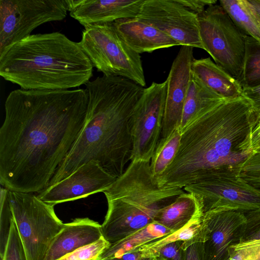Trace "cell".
I'll return each mask as SVG.
<instances>
[{
  "label": "cell",
  "mask_w": 260,
  "mask_h": 260,
  "mask_svg": "<svg viewBox=\"0 0 260 260\" xmlns=\"http://www.w3.org/2000/svg\"><path fill=\"white\" fill-rule=\"evenodd\" d=\"M184 192L180 187L160 185L150 161L132 159L103 192L108 208L101 225L102 237L111 244L145 228Z\"/></svg>",
  "instance_id": "obj_5"
},
{
  "label": "cell",
  "mask_w": 260,
  "mask_h": 260,
  "mask_svg": "<svg viewBox=\"0 0 260 260\" xmlns=\"http://www.w3.org/2000/svg\"><path fill=\"white\" fill-rule=\"evenodd\" d=\"M183 243L182 241H177L162 246L157 251L155 257L160 260H185Z\"/></svg>",
  "instance_id": "obj_30"
},
{
  "label": "cell",
  "mask_w": 260,
  "mask_h": 260,
  "mask_svg": "<svg viewBox=\"0 0 260 260\" xmlns=\"http://www.w3.org/2000/svg\"><path fill=\"white\" fill-rule=\"evenodd\" d=\"M154 260H160L159 259H158V258L157 257H154Z\"/></svg>",
  "instance_id": "obj_41"
},
{
  "label": "cell",
  "mask_w": 260,
  "mask_h": 260,
  "mask_svg": "<svg viewBox=\"0 0 260 260\" xmlns=\"http://www.w3.org/2000/svg\"><path fill=\"white\" fill-rule=\"evenodd\" d=\"M181 131L176 128L166 139L159 140L150 160V167L157 178L161 175L174 159L179 149Z\"/></svg>",
  "instance_id": "obj_25"
},
{
  "label": "cell",
  "mask_w": 260,
  "mask_h": 260,
  "mask_svg": "<svg viewBox=\"0 0 260 260\" xmlns=\"http://www.w3.org/2000/svg\"><path fill=\"white\" fill-rule=\"evenodd\" d=\"M154 257H142L140 260H154Z\"/></svg>",
  "instance_id": "obj_40"
},
{
  "label": "cell",
  "mask_w": 260,
  "mask_h": 260,
  "mask_svg": "<svg viewBox=\"0 0 260 260\" xmlns=\"http://www.w3.org/2000/svg\"><path fill=\"white\" fill-rule=\"evenodd\" d=\"M141 257V252L137 248L132 251L123 254L118 258L107 260H140Z\"/></svg>",
  "instance_id": "obj_37"
},
{
  "label": "cell",
  "mask_w": 260,
  "mask_h": 260,
  "mask_svg": "<svg viewBox=\"0 0 260 260\" xmlns=\"http://www.w3.org/2000/svg\"><path fill=\"white\" fill-rule=\"evenodd\" d=\"M258 121H260V115L259 116V120Z\"/></svg>",
  "instance_id": "obj_42"
},
{
  "label": "cell",
  "mask_w": 260,
  "mask_h": 260,
  "mask_svg": "<svg viewBox=\"0 0 260 260\" xmlns=\"http://www.w3.org/2000/svg\"><path fill=\"white\" fill-rule=\"evenodd\" d=\"M183 189L196 197L203 213L214 210L245 213L260 208V189L243 179L237 167L213 170Z\"/></svg>",
  "instance_id": "obj_9"
},
{
  "label": "cell",
  "mask_w": 260,
  "mask_h": 260,
  "mask_svg": "<svg viewBox=\"0 0 260 260\" xmlns=\"http://www.w3.org/2000/svg\"><path fill=\"white\" fill-rule=\"evenodd\" d=\"M114 24L128 46L139 54L179 46L170 37L137 17L120 19Z\"/></svg>",
  "instance_id": "obj_18"
},
{
  "label": "cell",
  "mask_w": 260,
  "mask_h": 260,
  "mask_svg": "<svg viewBox=\"0 0 260 260\" xmlns=\"http://www.w3.org/2000/svg\"><path fill=\"white\" fill-rule=\"evenodd\" d=\"M172 233L173 232L164 226L153 222L138 232L111 244L108 248L103 251L97 260L118 258L145 244Z\"/></svg>",
  "instance_id": "obj_22"
},
{
  "label": "cell",
  "mask_w": 260,
  "mask_h": 260,
  "mask_svg": "<svg viewBox=\"0 0 260 260\" xmlns=\"http://www.w3.org/2000/svg\"><path fill=\"white\" fill-rule=\"evenodd\" d=\"M137 18L169 36L179 46L204 49L198 15L176 0H144Z\"/></svg>",
  "instance_id": "obj_12"
},
{
  "label": "cell",
  "mask_w": 260,
  "mask_h": 260,
  "mask_svg": "<svg viewBox=\"0 0 260 260\" xmlns=\"http://www.w3.org/2000/svg\"><path fill=\"white\" fill-rule=\"evenodd\" d=\"M144 0H66L70 16L83 26L138 16Z\"/></svg>",
  "instance_id": "obj_16"
},
{
  "label": "cell",
  "mask_w": 260,
  "mask_h": 260,
  "mask_svg": "<svg viewBox=\"0 0 260 260\" xmlns=\"http://www.w3.org/2000/svg\"><path fill=\"white\" fill-rule=\"evenodd\" d=\"M13 219L28 260H44L55 237L64 223L55 214L54 205L32 193L9 191Z\"/></svg>",
  "instance_id": "obj_7"
},
{
  "label": "cell",
  "mask_w": 260,
  "mask_h": 260,
  "mask_svg": "<svg viewBox=\"0 0 260 260\" xmlns=\"http://www.w3.org/2000/svg\"><path fill=\"white\" fill-rule=\"evenodd\" d=\"M188 10L199 15L207 7L217 4L216 0H176Z\"/></svg>",
  "instance_id": "obj_33"
},
{
  "label": "cell",
  "mask_w": 260,
  "mask_h": 260,
  "mask_svg": "<svg viewBox=\"0 0 260 260\" xmlns=\"http://www.w3.org/2000/svg\"><path fill=\"white\" fill-rule=\"evenodd\" d=\"M116 179L98 162L92 160L79 167L67 178L39 192L37 196L54 206L104 192Z\"/></svg>",
  "instance_id": "obj_13"
},
{
  "label": "cell",
  "mask_w": 260,
  "mask_h": 260,
  "mask_svg": "<svg viewBox=\"0 0 260 260\" xmlns=\"http://www.w3.org/2000/svg\"><path fill=\"white\" fill-rule=\"evenodd\" d=\"M166 92V80L144 89L134 115L132 159L151 160L161 136Z\"/></svg>",
  "instance_id": "obj_11"
},
{
  "label": "cell",
  "mask_w": 260,
  "mask_h": 260,
  "mask_svg": "<svg viewBox=\"0 0 260 260\" xmlns=\"http://www.w3.org/2000/svg\"><path fill=\"white\" fill-rule=\"evenodd\" d=\"M193 48L188 46L181 47L166 79L167 92L159 140L166 139L176 128H180L192 75V64L194 59Z\"/></svg>",
  "instance_id": "obj_15"
},
{
  "label": "cell",
  "mask_w": 260,
  "mask_h": 260,
  "mask_svg": "<svg viewBox=\"0 0 260 260\" xmlns=\"http://www.w3.org/2000/svg\"><path fill=\"white\" fill-rule=\"evenodd\" d=\"M243 96L249 99L260 115V84L252 86L243 87Z\"/></svg>",
  "instance_id": "obj_35"
},
{
  "label": "cell",
  "mask_w": 260,
  "mask_h": 260,
  "mask_svg": "<svg viewBox=\"0 0 260 260\" xmlns=\"http://www.w3.org/2000/svg\"><path fill=\"white\" fill-rule=\"evenodd\" d=\"M185 260H206L204 242L192 244L185 249Z\"/></svg>",
  "instance_id": "obj_34"
},
{
  "label": "cell",
  "mask_w": 260,
  "mask_h": 260,
  "mask_svg": "<svg viewBox=\"0 0 260 260\" xmlns=\"http://www.w3.org/2000/svg\"><path fill=\"white\" fill-rule=\"evenodd\" d=\"M219 3L242 32L260 43V18L248 0H220Z\"/></svg>",
  "instance_id": "obj_24"
},
{
  "label": "cell",
  "mask_w": 260,
  "mask_h": 260,
  "mask_svg": "<svg viewBox=\"0 0 260 260\" xmlns=\"http://www.w3.org/2000/svg\"><path fill=\"white\" fill-rule=\"evenodd\" d=\"M9 189L2 186L0 191L1 257L4 253L7 242L12 218V213L9 201Z\"/></svg>",
  "instance_id": "obj_29"
},
{
  "label": "cell",
  "mask_w": 260,
  "mask_h": 260,
  "mask_svg": "<svg viewBox=\"0 0 260 260\" xmlns=\"http://www.w3.org/2000/svg\"><path fill=\"white\" fill-rule=\"evenodd\" d=\"M68 11L66 0H0V55L38 26L62 20Z\"/></svg>",
  "instance_id": "obj_10"
},
{
  "label": "cell",
  "mask_w": 260,
  "mask_h": 260,
  "mask_svg": "<svg viewBox=\"0 0 260 260\" xmlns=\"http://www.w3.org/2000/svg\"><path fill=\"white\" fill-rule=\"evenodd\" d=\"M226 260H245L242 255L239 252L231 249L230 255Z\"/></svg>",
  "instance_id": "obj_38"
},
{
  "label": "cell",
  "mask_w": 260,
  "mask_h": 260,
  "mask_svg": "<svg viewBox=\"0 0 260 260\" xmlns=\"http://www.w3.org/2000/svg\"><path fill=\"white\" fill-rule=\"evenodd\" d=\"M110 245L102 237L96 242L80 247L57 260H97Z\"/></svg>",
  "instance_id": "obj_28"
},
{
  "label": "cell",
  "mask_w": 260,
  "mask_h": 260,
  "mask_svg": "<svg viewBox=\"0 0 260 260\" xmlns=\"http://www.w3.org/2000/svg\"><path fill=\"white\" fill-rule=\"evenodd\" d=\"M192 72L207 87L225 100L243 96V88L239 82L210 57L194 58Z\"/></svg>",
  "instance_id": "obj_19"
},
{
  "label": "cell",
  "mask_w": 260,
  "mask_h": 260,
  "mask_svg": "<svg viewBox=\"0 0 260 260\" xmlns=\"http://www.w3.org/2000/svg\"><path fill=\"white\" fill-rule=\"evenodd\" d=\"M258 119L253 104L244 96L198 113L181 131L178 151L157 177L159 183L184 188L213 170L237 167L252 152L249 136Z\"/></svg>",
  "instance_id": "obj_2"
},
{
  "label": "cell",
  "mask_w": 260,
  "mask_h": 260,
  "mask_svg": "<svg viewBox=\"0 0 260 260\" xmlns=\"http://www.w3.org/2000/svg\"><path fill=\"white\" fill-rule=\"evenodd\" d=\"M243 87L260 84V43L247 36L244 69L240 82Z\"/></svg>",
  "instance_id": "obj_26"
},
{
  "label": "cell",
  "mask_w": 260,
  "mask_h": 260,
  "mask_svg": "<svg viewBox=\"0 0 260 260\" xmlns=\"http://www.w3.org/2000/svg\"><path fill=\"white\" fill-rule=\"evenodd\" d=\"M247 224L241 242L260 239V208L244 213ZM240 242V243H241Z\"/></svg>",
  "instance_id": "obj_31"
},
{
  "label": "cell",
  "mask_w": 260,
  "mask_h": 260,
  "mask_svg": "<svg viewBox=\"0 0 260 260\" xmlns=\"http://www.w3.org/2000/svg\"><path fill=\"white\" fill-rule=\"evenodd\" d=\"M230 248L241 253L245 260H260V239L242 242Z\"/></svg>",
  "instance_id": "obj_32"
},
{
  "label": "cell",
  "mask_w": 260,
  "mask_h": 260,
  "mask_svg": "<svg viewBox=\"0 0 260 260\" xmlns=\"http://www.w3.org/2000/svg\"><path fill=\"white\" fill-rule=\"evenodd\" d=\"M102 237L101 225L87 217L77 218L64 223L52 241L44 260H57Z\"/></svg>",
  "instance_id": "obj_17"
},
{
  "label": "cell",
  "mask_w": 260,
  "mask_h": 260,
  "mask_svg": "<svg viewBox=\"0 0 260 260\" xmlns=\"http://www.w3.org/2000/svg\"><path fill=\"white\" fill-rule=\"evenodd\" d=\"M260 18V0H248Z\"/></svg>",
  "instance_id": "obj_39"
},
{
  "label": "cell",
  "mask_w": 260,
  "mask_h": 260,
  "mask_svg": "<svg viewBox=\"0 0 260 260\" xmlns=\"http://www.w3.org/2000/svg\"><path fill=\"white\" fill-rule=\"evenodd\" d=\"M203 215L202 207L196 197L190 193L184 192L172 204L161 209L154 222L174 232Z\"/></svg>",
  "instance_id": "obj_20"
},
{
  "label": "cell",
  "mask_w": 260,
  "mask_h": 260,
  "mask_svg": "<svg viewBox=\"0 0 260 260\" xmlns=\"http://www.w3.org/2000/svg\"><path fill=\"white\" fill-rule=\"evenodd\" d=\"M93 67L79 43L58 32L30 35L0 55V75L25 90L86 85Z\"/></svg>",
  "instance_id": "obj_4"
},
{
  "label": "cell",
  "mask_w": 260,
  "mask_h": 260,
  "mask_svg": "<svg viewBox=\"0 0 260 260\" xmlns=\"http://www.w3.org/2000/svg\"><path fill=\"white\" fill-rule=\"evenodd\" d=\"M79 43L93 67L103 75L125 78L143 87L146 85L140 54L128 46L114 23L85 26Z\"/></svg>",
  "instance_id": "obj_6"
},
{
  "label": "cell",
  "mask_w": 260,
  "mask_h": 260,
  "mask_svg": "<svg viewBox=\"0 0 260 260\" xmlns=\"http://www.w3.org/2000/svg\"><path fill=\"white\" fill-rule=\"evenodd\" d=\"M249 143L252 151L260 149V121H258L250 134Z\"/></svg>",
  "instance_id": "obj_36"
},
{
  "label": "cell",
  "mask_w": 260,
  "mask_h": 260,
  "mask_svg": "<svg viewBox=\"0 0 260 260\" xmlns=\"http://www.w3.org/2000/svg\"><path fill=\"white\" fill-rule=\"evenodd\" d=\"M202 217L193 219L184 228L178 231L153 240L138 248L141 252L142 257H155L159 249L162 246L172 242L183 241V247L185 250L189 245L194 243L205 242V236L202 223Z\"/></svg>",
  "instance_id": "obj_23"
},
{
  "label": "cell",
  "mask_w": 260,
  "mask_h": 260,
  "mask_svg": "<svg viewBox=\"0 0 260 260\" xmlns=\"http://www.w3.org/2000/svg\"><path fill=\"white\" fill-rule=\"evenodd\" d=\"M85 89L86 122L48 186L92 160L117 178L132 159L134 115L145 88L125 78L103 75L89 81Z\"/></svg>",
  "instance_id": "obj_3"
},
{
  "label": "cell",
  "mask_w": 260,
  "mask_h": 260,
  "mask_svg": "<svg viewBox=\"0 0 260 260\" xmlns=\"http://www.w3.org/2000/svg\"><path fill=\"white\" fill-rule=\"evenodd\" d=\"M1 260H28L13 216L7 242Z\"/></svg>",
  "instance_id": "obj_27"
},
{
  "label": "cell",
  "mask_w": 260,
  "mask_h": 260,
  "mask_svg": "<svg viewBox=\"0 0 260 260\" xmlns=\"http://www.w3.org/2000/svg\"><path fill=\"white\" fill-rule=\"evenodd\" d=\"M86 89L12 91L0 128V183L39 192L48 186L87 119Z\"/></svg>",
  "instance_id": "obj_1"
},
{
  "label": "cell",
  "mask_w": 260,
  "mask_h": 260,
  "mask_svg": "<svg viewBox=\"0 0 260 260\" xmlns=\"http://www.w3.org/2000/svg\"><path fill=\"white\" fill-rule=\"evenodd\" d=\"M225 100L207 87L192 72L183 106L180 131L196 114L214 107Z\"/></svg>",
  "instance_id": "obj_21"
},
{
  "label": "cell",
  "mask_w": 260,
  "mask_h": 260,
  "mask_svg": "<svg viewBox=\"0 0 260 260\" xmlns=\"http://www.w3.org/2000/svg\"><path fill=\"white\" fill-rule=\"evenodd\" d=\"M204 50L217 65L240 82L245 63L247 36L219 4L198 15Z\"/></svg>",
  "instance_id": "obj_8"
},
{
  "label": "cell",
  "mask_w": 260,
  "mask_h": 260,
  "mask_svg": "<svg viewBox=\"0 0 260 260\" xmlns=\"http://www.w3.org/2000/svg\"><path fill=\"white\" fill-rule=\"evenodd\" d=\"M206 260H226L230 247L243 238L247 219L243 212L214 210L203 213Z\"/></svg>",
  "instance_id": "obj_14"
}]
</instances>
